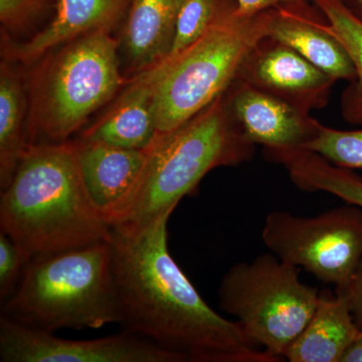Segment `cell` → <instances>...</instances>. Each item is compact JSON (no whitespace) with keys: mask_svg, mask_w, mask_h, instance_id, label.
<instances>
[{"mask_svg":"<svg viewBox=\"0 0 362 362\" xmlns=\"http://www.w3.org/2000/svg\"><path fill=\"white\" fill-rule=\"evenodd\" d=\"M166 214L138 230L111 228L119 321L182 362H278L204 301L168 249Z\"/></svg>","mask_w":362,"mask_h":362,"instance_id":"obj_1","label":"cell"},{"mask_svg":"<svg viewBox=\"0 0 362 362\" xmlns=\"http://www.w3.org/2000/svg\"><path fill=\"white\" fill-rule=\"evenodd\" d=\"M0 232L26 263L110 240L111 226L86 189L76 140L28 145L1 190Z\"/></svg>","mask_w":362,"mask_h":362,"instance_id":"obj_2","label":"cell"},{"mask_svg":"<svg viewBox=\"0 0 362 362\" xmlns=\"http://www.w3.org/2000/svg\"><path fill=\"white\" fill-rule=\"evenodd\" d=\"M255 149L230 114L223 93L177 129L156 136L147 147L134 187L104 220L111 228H144L173 214L209 171L250 161Z\"/></svg>","mask_w":362,"mask_h":362,"instance_id":"obj_3","label":"cell"},{"mask_svg":"<svg viewBox=\"0 0 362 362\" xmlns=\"http://www.w3.org/2000/svg\"><path fill=\"white\" fill-rule=\"evenodd\" d=\"M26 76L28 145L68 141L130 80L118 39L97 32L47 52Z\"/></svg>","mask_w":362,"mask_h":362,"instance_id":"obj_4","label":"cell"},{"mask_svg":"<svg viewBox=\"0 0 362 362\" xmlns=\"http://www.w3.org/2000/svg\"><path fill=\"white\" fill-rule=\"evenodd\" d=\"M2 316L45 332L118 323L110 240L26 264Z\"/></svg>","mask_w":362,"mask_h":362,"instance_id":"obj_5","label":"cell"},{"mask_svg":"<svg viewBox=\"0 0 362 362\" xmlns=\"http://www.w3.org/2000/svg\"><path fill=\"white\" fill-rule=\"evenodd\" d=\"M226 11L197 42L156 65L157 135L166 134L206 109L232 85L252 47L268 35L267 11Z\"/></svg>","mask_w":362,"mask_h":362,"instance_id":"obj_6","label":"cell"},{"mask_svg":"<svg viewBox=\"0 0 362 362\" xmlns=\"http://www.w3.org/2000/svg\"><path fill=\"white\" fill-rule=\"evenodd\" d=\"M299 270L267 252L228 269L218 288L221 310L278 361L310 321L320 297L300 280Z\"/></svg>","mask_w":362,"mask_h":362,"instance_id":"obj_7","label":"cell"},{"mask_svg":"<svg viewBox=\"0 0 362 362\" xmlns=\"http://www.w3.org/2000/svg\"><path fill=\"white\" fill-rule=\"evenodd\" d=\"M262 240L279 259L344 291L362 258V209L346 204L315 216L274 211Z\"/></svg>","mask_w":362,"mask_h":362,"instance_id":"obj_8","label":"cell"},{"mask_svg":"<svg viewBox=\"0 0 362 362\" xmlns=\"http://www.w3.org/2000/svg\"><path fill=\"white\" fill-rule=\"evenodd\" d=\"M0 361L182 362L175 354L126 331L98 339H65L2 315Z\"/></svg>","mask_w":362,"mask_h":362,"instance_id":"obj_9","label":"cell"},{"mask_svg":"<svg viewBox=\"0 0 362 362\" xmlns=\"http://www.w3.org/2000/svg\"><path fill=\"white\" fill-rule=\"evenodd\" d=\"M237 80L309 113L327 106L338 82L291 47L269 35L247 52Z\"/></svg>","mask_w":362,"mask_h":362,"instance_id":"obj_10","label":"cell"},{"mask_svg":"<svg viewBox=\"0 0 362 362\" xmlns=\"http://www.w3.org/2000/svg\"><path fill=\"white\" fill-rule=\"evenodd\" d=\"M225 97L247 139L263 146L267 156L306 149L322 126L309 112L237 78Z\"/></svg>","mask_w":362,"mask_h":362,"instance_id":"obj_11","label":"cell"},{"mask_svg":"<svg viewBox=\"0 0 362 362\" xmlns=\"http://www.w3.org/2000/svg\"><path fill=\"white\" fill-rule=\"evenodd\" d=\"M132 0H59L56 13L30 40L13 44L2 40L4 59L30 66L59 45L90 33L113 35L120 30Z\"/></svg>","mask_w":362,"mask_h":362,"instance_id":"obj_12","label":"cell"},{"mask_svg":"<svg viewBox=\"0 0 362 362\" xmlns=\"http://www.w3.org/2000/svg\"><path fill=\"white\" fill-rule=\"evenodd\" d=\"M267 14L269 37L289 45L335 80H356L349 52L329 32L325 16L313 1L274 7Z\"/></svg>","mask_w":362,"mask_h":362,"instance_id":"obj_13","label":"cell"},{"mask_svg":"<svg viewBox=\"0 0 362 362\" xmlns=\"http://www.w3.org/2000/svg\"><path fill=\"white\" fill-rule=\"evenodd\" d=\"M183 0H132L119 30V57L130 80L162 63L170 54Z\"/></svg>","mask_w":362,"mask_h":362,"instance_id":"obj_14","label":"cell"},{"mask_svg":"<svg viewBox=\"0 0 362 362\" xmlns=\"http://www.w3.org/2000/svg\"><path fill=\"white\" fill-rule=\"evenodd\" d=\"M156 81V66L130 78L111 108L80 139L123 148H147L157 136Z\"/></svg>","mask_w":362,"mask_h":362,"instance_id":"obj_15","label":"cell"},{"mask_svg":"<svg viewBox=\"0 0 362 362\" xmlns=\"http://www.w3.org/2000/svg\"><path fill=\"white\" fill-rule=\"evenodd\" d=\"M76 141L86 189L104 218L129 195L141 175L148 150L123 148L80 138Z\"/></svg>","mask_w":362,"mask_h":362,"instance_id":"obj_16","label":"cell"},{"mask_svg":"<svg viewBox=\"0 0 362 362\" xmlns=\"http://www.w3.org/2000/svg\"><path fill=\"white\" fill-rule=\"evenodd\" d=\"M359 333L345 298L337 293L320 292L313 316L284 358L290 362H341Z\"/></svg>","mask_w":362,"mask_h":362,"instance_id":"obj_17","label":"cell"},{"mask_svg":"<svg viewBox=\"0 0 362 362\" xmlns=\"http://www.w3.org/2000/svg\"><path fill=\"white\" fill-rule=\"evenodd\" d=\"M28 99L26 81L13 63L0 66V187L13 180L28 147Z\"/></svg>","mask_w":362,"mask_h":362,"instance_id":"obj_18","label":"cell"},{"mask_svg":"<svg viewBox=\"0 0 362 362\" xmlns=\"http://www.w3.org/2000/svg\"><path fill=\"white\" fill-rule=\"evenodd\" d=\"M275 162L284 166L300 190L327 192L362 209V177L354 170L338 168L306 149L283 152L276 156Z\"/></svg>","mask_w":362,"mask_h":362,"instance_id":"obj_19","label":"cell"},{"mask_svg":"<svg viewBox=\"0 0 362 362\" xmlns=\"http://www.w3.org/2000/svg\"><path fill=\"white\" fill-rule=\"evenodd\" d=\"M327 20V28L344 45L356 66V80L349 83L340 99L341 115L354 125H362V21L340 0H312Z\"/></svg>","mask_w":362,"mask_h":362,"instance_id":"obj_20","label":"cell"},{"mask_svg":"<svg viewBox=\"0 0 362 362\" xmlns=\"http://www.w3.org/2000/svg\"><path fill=\"white\" fill-rule=\"evenodd\" d=\"M233 7H238L235 0H183L176 21L173 49L168 58L180 54L197 42Z\"/></svg>","mask_w":362,"mask_h":362,"instance_id":"obj_21","label":"cell"},{"mask_svg":"<svg viewBox=\"0 0 362 362\" xmlns=\"http://www.w3.org/2000/svg\"><path fill=\"white\" fill-rule=\"evenodd\" d=\"M306 150L315 152L338 168L362 170V128L339 130L322 124Z\"/></svg>","mask_w":362,"mask_h":362,"instance_id":"obj_22","label":"cell"},{"mask_svg":"<svg viewBox=\"0 0 362 362\" xmlns=\"http://www.w3.org/2000/svg\"><path fill=\"white\" fill-rule=\"evenodd\" d=\"M59 0H0L2 35H20L49 16L54 18Z\"/></svg>","mask_w":362,"mask_h":362,"instance_id":"obj_23","label":"cell"},{"mask_svg":"<svg viewBox=\"0 0 362 362\" xmlns=\"http://www.w3.org/2000/svg\"><path fill=\"white\" fill-rule=\"evenodd\" d=\"M26 264L16 243L6 233L0 232V298L2 302L16 289Z\"/></svg>","mask_w":362,"mask_h":362,"instance_id":"obj_24","label":"cell"},{"mask_svg":"<svg viewBox=\"0 0 362 362\" xmlns=\"http://www.w3.org/2000/svg\"><path fill=\"white\" fill-rule=\"evenodd\" d=\"M337 294L346 300L354 323L362 332V258L344 291Z\"/></svg>","mask_w":362,"mask_h":362,"instance_id":"obj_25","label":"cell"},{"mask_svg":"<svg viewBox=\"0 0 362 362\" xmlns=\"http://www.w3.org/2000/svg\"><path fill=\"white\" fill-rule=\"evenodd\" d=\"M235 2L238 13L242 16H254L274 7L307 4L312 2V0H235Z\"/></svg>","mask_w":362,"mask_h":362,"instance_id":"obj_26","label":"cell"},{"mask_svg":"<svg viewBox=\"0 0 362 362\" xmlns=\"http://www.w3.org/2000/svg\"><path fill=\"white\" fill-rule=\"evenodd\" d=\"M341 362H362V332L359 333L356 341L347 349Z\"/></svg>","mask_w":362,"mask_h":362,"instance_id":"obj_27","label":"cell"},{"mask_svg":"<svg viewBox=\"0 0 362 362\" xmlns=\"http://www.w3.org/2000/svg\"><path fill=\"white\" fill-rule=\"evenodd\" d=\"M340 1L350 13L362 21V0H340Z\"/></svg>","mask_w":362,"mask_h":362,"instance_id":"obj_28","label":"cell"}]
</instances>
